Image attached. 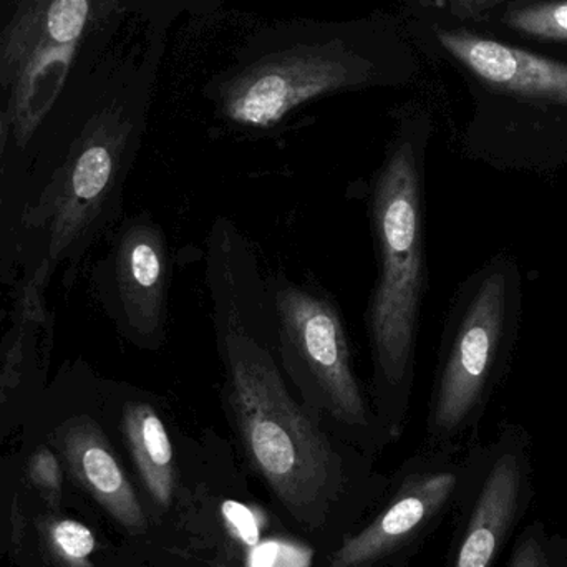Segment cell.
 Returning a JSON list of instances; mask_svg holds the SVG:
<instances>
[{"label": "cell", "mask_w": 567, "mask_h": 567, "mask_svg": "<svg viewBox=\"0 0 567 567\" xmlns=\"http://www.w3.org/2000/svg\"><path fill=\"white\" fill-rule=\"evenodd\" d=\"M138 122L123 105L112 103L86 122L76 140L65 188L56 203L50 259L59 258L80 233L112 206L135 152Z\"/></svg>", "instance_id": "obj_7"}, {"label": "cell", "mask_w": 567, "mask_h": 567, "mask_svg": "<svg viewBox=\"0 0 567 567\" xmlns=\"http://www.w3.org/2000/svg\"><path fill=\"white\" fill-rule=\"evenodd\" d=\"M122 0H95V6H93V19L99 22V20L109 19L116 9H118Z\"/></svg>", "instance_id": "obj_20"}, {"label": "cell", "mask_w": 567, "mask_h": 567, "mask_svg": "<svg viewBox=\"0 0 567 567\" xmlns=\"http://www.w3.org/2000/svg\"><path fill=\"white\" fill-rule=\"evenodd\" d=\"M30 478L43 492L59 495L62 489V470L50 450L39 449L30 460Z\"/></svg>", "instance_id": "obj_17"}, {"label": "cell", "mask_w": 567, "mask_h": 567, "mask_svg": "<svg viewBox=\"0 0 567 567\" xmlns=\"http://www.w3.org/2000/svg\"><path fill=\"white\" fill-rule=\"evenodd\" d=\"M205 282L226 419L284 505L306 512L342 476V453L284 372L268 275L251 239L226 216L206 236Z\"/></svg>", "instance_id": "obj_1"}, {"label": "cell", "mask_w": 567, "mask_h": 567, "mask_svg": "<svg viewBox=\"0 0 567 567\" xmlns=\"http://www.w3.org/2000/svg\"><path fill=\"white\" fill-rule=\"evenodd\" d=\"M370 63L340 43L303 47L269 55L233 76L216 95L218 115L228 125L271 130L299 106L373 83Z\"/></svg>", "instance_id": "obj_5"}, {"label": "cell", "mask_w": 567, "mask_h": 567, "mask_svg": "<svg viewBox=\"0 0 567 567\" xmlns=\"http://www.w3.org/2000/svg\"><path fill=\"white\" fill-rule=\"evenodd\" d=\"M426 126L403 116L382 165L370 176L367 215L375 251L377 278L365 310L369 392L386 433L409 412L415 382L416 339L426 287Z\"/></svg>", "instance_id": "obj_2"}, {"label": "cell", "mask_w": 567, "mask_h": 567, "mask_svg": "<svg viewBox=\"0 0 567 567\" xmlns=\"http://www.w3.org/2000/svg\"><path fill=\"white\" fill-rule=\"evenodd\" d=\"M95 0H20L0 35V89L9 120L25 145L65 86Z\"/></svg>", "instance_id": "obj_4"}, {"label": "cell", "mask_w": 567, "mask_h": 567, "mask_svg": "<svg viewBox=\"0 0 567 567\" xmlns=\"http://www.w3.org/2000/svg\"><path fill=\"white\" fill-rule=\"evenodd\" d=\"M450 567H496L535 499L532 465L516 445H503L473 473Z\"/></svg>", "instance_id": "obj_8"}, {"label": "cell", "mask_w": 567, "mask_h": 567, "mask_svg": "<svg viewBox=\"0 0 567 567\" xmlns=\"http://www.w3.org/2000/svg\"><path fill=\"white\" fill-rule=\"evenodd\" d=\"M505 306V278L493 272L476 287L446 336L430 402L433 439H453L472 419L492 369Z\"/></svg>", "instance_id": "obj_6"}, {"label": "cell", "mask_w": 567, "mask_h": 567, "mask_svg": "<svg viewBox=\"0 0 567 567\" xmlns=\"http://www.w3.org/2000/svg\"><path fill=\"white\" fill-rule=\"evenodd\" d=\"M47 545L62 567H92L90 558L96 548L95 535L75 519H55L45 529Z\"/></svg>", "instance_id": "obj_16"}, {"label": "cell", "mask_w": 567, "mask_h": 567, "mask_svg": "<svg viewBox=\"0 0 567 567\" xmlns=\"http://www.w3.org/2000/svg\"><path fill=\"white\" fill-rule=\"evenodd\" d=\"M506 567H567V542L535 519L515 536Z\"/></svg>", "instance_id": "obj_15"}, {"label": "cell", "mask_w": 567, "mask_h": 567, "mask_svg": "<svg viewBox=\"0 0 567 567\" xmlns=\"http://www.w3.org/2000/svg\"><path fill=\"white\" fill-rule=\"evenodd\" d=\"M445 2L460 19L478 20L496 9L503 0H445Z\"/></svg>", "instance_id": "obj_18"}, {"label": "cell", "mask_w": 567, "mask_h": 567, "mask_svg": "<svg viewBox=\"0 0 567 567\" xmlns=\"http://www.w3.org/2000/svg\"><path fill=\"white\" fill-rule=\"evenodd\" d=\"M120 426L146 492L168 508L176 486L175 443L165 406L152 393L135 392L120 405Z\"/></svg>", "instance_id": "obj_13"}, {"label": "cell", "mask_w": 567, "mask_h": 567, "mask_svg": "<svg viewBox=\"0 0 567 567\" xmlns=\"http://www.w3.org/2000/svg\"><path fill=\"white\" fill-rule=\"evenodd\" d=\"M505 25L532 39L567 42V0L509 7L505 13Z\"/></svg>", "instance_id": "obj_14"}, {"label": "cell", "mask_w": 567, "mask_h": 567, "mask_svg": "<svg viewBox=\"0 0 567 567\" xmlns=\"http://www.w3.org/2000/svg\"><path fill=\"white\" fill-rule=\"evenodd\" d=\"M465 485L458 468H430L403 483L393 505L359 535L346 539L329 567H365L430 525Z\"/></svg>", "instance_id": "obj_10"}, {"label": "cell", "mask_w": 567, "mask_h": 567, "mask_svg": "<svg viewBox=\"0 0 567 567\" xmlns=\"http://www.w3.org/2000/svg\"><path fill=\"white\" fill-rule=\"evenodd\" d=\"M113 297L126 337L140 349L156 350L168 339L172 255L165 229L152 216H136L116 239Z\"/></svg>", "instance_id": "obj_9"}, {"label": "cell", "mask_w": 567, "mask_h": 567, "mask_svg": "<svg viewBox=\"0 0 567 567\" xmlns=\"http://www.w3.org/2000/svg\"><path fill=\"white\" fill-rule=\"evenodd\" d=\"M225 513L228 522L235 525L236 528H239V533L243 532V525H245L246 538H248L246 542L256 543L258 532H256L255 522H252V516L249 515L248 509L241 508L236 503H226Z\"/></svg>", "instance_id": "obj_19"}, {"label": "cell", "mask_w": 567, "mask_h": 567, "mask_svg": "<svg viewBox=\"0 0 567 567\" xmlns=\"http://www.w3.org/2000/svg\"><path fill=\"white\" fill-rule=\"evenodd\" d=\"M284 372L307 412L330 433L373 439L385 432L360 380L342 309L320 284L269 272Z\"/></svg>", "instance_id": "obj_3"}, {"label": "cell", "mask_w": 567, "mask_h": 567, "mask_svg": "<svg viewBox=\"0 0 567 567\" xmlns=\"http://www.w3.org/2000/svg\"><path fill=\"white\" fill-rule=\"evenodd\" d=\"M440 43L493 90L567 106V63L535 55L466 30H436Z\"/></svg>", "instance_id": "obj_11"}, {"label": "cell", "mask_w": 567, "mask_h": 567, "mask_svg": "<svg viewBox=\"0 0 567 567\" xmlns=\"http://www.w3.org/2000/svg\"><path fill=\"white\" fill-rule=\"evenodd\" d=\"M63 452L80 485L123 526L145 532L146 519L128 476L95 420H73L63 436Z\"/></svg>", "instance_id": "obj_12"}]
</instances>
